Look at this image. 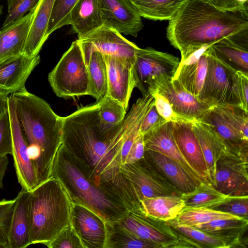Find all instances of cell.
I'll return each mask as SVG.
<instances>
[{
    "label": "cell",
    "mask_w": 248,
    "mask_h": 248,
    "mask_svg": "<svg viewBox=\"0 0 248 248\" xmlns=\"http://www.w3.org/2000/svg\"><path fill=\"white\" fill-rule=\"evenodd\" d=\"M61 145L73 157L86 175L101 186L118 194L130 206L140 205L129 181L120 172L121 149L125 139L128 117L107 129L101 126L99 104L78 108L62 118Z\"/></svg>",
    "instance_id": "6da1fadb"
},
{
    "label": "cell",
    "mask_w": 248,
    "mask_h": 248,
    "mask_svg": "<svg viewBox=\"0 0 248 248\" xmlns=\"http://www.w3.org/2000/svg\"><path fill=\"white\" fill-rule=\"evenodd\" d=\"M166 37L179 50L180 63L224 39L248 43V7L222 10L204 0H188L169 20Z\"/></svg>",
    "instance_id": "7a4b0ae2"
},
{
    "label": "cell",
    "mask_w": 248,
    "mask_h": 248,
    "mask_svg": "<svg viewBox=\"0 0 248 248\" xmlns=\"http://www.w3.org/2000/svg\"><path fill=\"white\" fill-rule=\"evenodd\" d=\"M12 94L39 185L51 177L54 160L62 142L63 117L45 100L26 89Z\"/></svg>",
    "instance_id": "3957f363"
},
{
    "label": "cell",
    "mask_w": 248,
    "mask_h": 248,
    "mask_svg": "<svg viewBox=\"0 0 248 248\" xmlns=\"http://www.w3.org/2000/svg\"><path fill=\"white\" fill-rule=\"evenodd\" d=\"M51 177L61 182L72 203L88 208L106 221H119L131 211L117 193L90 180L61 145L54 160Z\"/></svg>",
    "instance_id": "277c9868"
},
{
    "label": "cell",
    "mask_w": 248,
    "mask_h": 248,
    "mask_svg": "<svg viewBox=\"0 0 248 248\" xmlns=\"http://www.w3.org/2000/svg\"><path fill=\"white\" fill-rule=\"evenodd\" d=\"M72 203L63 186L51 177L31 190V245L46 246L71 224Z\"/></svg>",
    "instance_id": "5b68a950"
},
{
    "label": "cell",
    "mask_w": 248,
    "mask_h": 248,
    "mask_svg": "<svg viewBox=\"0 0 248 248\" xmlns=\"http://www.w3.org/2000/svg\"><path fill=\"white\" fill-rule=\"evenodd\" d=\"M48 80L55 94L61 98H75L89 95L87 65L78 40L69 49L48 75Z\"/></svg>",
    "instance_id": "8992f818"
},
{
    "label": "cell",
    "mask_w": 248,
    "mask_h": 248,
    "mask_svg": "<svg viewBox=\"0 0 248 248\" xmlns=\"http://www.w3.org/2000/svg\"><path fill=\"white\" fill-rule=\"evenodd\" d=\"M179 59L151 47L139 48L134 64L136 87L142 95L154 93L158 86L172 79L179 67Z\"/></svg>",
    "instance_id": "52a82bcc"
},
{
    "label": "cell",
    "mask_w": 248,
    "mask_h": 248,
    "mask_svg": "<svg viewBox=\"0 0 248 248\" xmlns=\"http://www.w3.org/2000/svg\"><path fill=\"white\" fill-rule=\"evenodd\" d=\"M208 51L207 71L200 100L211 108L239 106L235 86L236 71L219 60L210 46Z\"/></svg>",
    "instance_id": "ba28073f"
},
{
    "label": "cell",
    "mask_w": 248,
    "mask_h": 248,
    "mask_svg": "<svg viewBox=\"0 0 248 248\" xmlns=\"http://www.w3.org/2000/svg\"><path fill=\"white\" fill-rule=\"evenodd\" d=\"M120 172L132 184L140 200L181 193L145 156L133 163H124Z\"/></svg>",
    "instance_id": "9c48e42d"
},
{
    "label": "cell",
    "mask_w": 248,
    "mask_h": 248,
    "mask_svg": "<svg viewBox=\"0 0 248 248\" xmlns=\"http://www.w3.org/2000/svg\"><path fill=\"white\" fill-rule=\"evenodd\" d=\"M213 186L230 196H248V155L223 150L216 164Z\"/></svg>",
    "instance_id": "30bf717a"
},
{
    "label": "cell",
    "mask_w": 248,
    "mask_h": 248,
    "mask_svg": "<svg viewBox=\"0 0 248 248\" xmlns=\"http://www.w3.org/2000/svg\"><path fill=\"white\" fill-rule=\"evenodd\" d=\"M7 109L12 136V155L17 179L22 188L31 191L38 183L29 154L28 143L17 117L15 99L12 94L8 98Z\"/></svg>",
    "instance_id": "8fae6325"
},
{
    "label": "cell",
    "mask_w": 248,
    "mask_h": 248,
    "mask_svg": "<svg viewBox=\"0 0 248 248\" xmlns=\"http://www.w3.org/2000/svg\"><path fill=\"white\" fill-rule=\"evenodd\" d=\"M126 229L138 237L171 248L179 233L167 223L146 215L142 210H133L119 220Z\"/></svg>",
    "instance_id": "7c38bea8"
},
{
    "label": "cell",
    "mask_w": 248,
    "mask_h": 248,
    "mask_svg": "<svg viewBox=\"0 0 248 248\" xmlns=\"http://www.w3.org/2000/svg\"><path fill=\"white\" fill-rule=\"evenodd\" d=\"M155 92L168 99L177 116L191 123L201 121L211 108L187 91L175 78L160 83Z\"/></svg>",
    "instance_id": "4fadbf2b"
},
{
    "label": "cell",
    "mask_w": 248,
    "mask_h": 248,
    "mask_svg": "<svg viewBox=\"0 0 248 248\" xmlns=\"http://www.w3.org/2000/svg\"><path fill=\"white\" fill-rule=\"evenodd\" d=\"M107 65L108 96L119 102L127 110L136 87L135 61L119 57L103 55Z\"/></svg>",
    "instance_id": "5bb4252c"
},
{
    "label": "cell",
    "mask_w": 248,
    "mask_h": 248,
    "mask_svg": "<svg viewBox=\"0 0 248 248\" xmlns=\"http://www.w3.org/2000/svg\"><path fill=\"white\" fill-rule=\"evenodd\" d=\"M103 26L137 37L143 27L141 17L128 0H100Z\"/></svg>",
    "instance_id": "9a60e30c"
},
{
    "label": "cell",
    "mask_w": 248,
    "mask_h": 248,
    "mask_svg": "<svg viewBox=\"0 0 248 248\" xmlns=\"http://www.w3.org/2000/svg\"><path fill=\"white\" fill-rule=\"evenodd\" d=\"M106 221L96 213L80 204H73L71 225L84 248H105Z\"/></svg>",
    "instance_id": "2e32d148"
},
{
    "label": "cell",
    "mask_w": 248,
    "mask_h": 248,
    "mask_svg": "<svg viewBox=\"0 0 248 248\" xmlns=\"http://www.w3.org/2000/svg\"><path fill=\"white\" fill-rule=\"evenodd\" d=\"M173 136L176 146L194 172L203 181L210 183L209 173L191 122H173Z\"/></svg>",
    "instance_id": "e0dca14e"
},
{
    "label": "cell",
    "mask_w": 248,
    "mask_h": 248,
    "mask_svg": "<svg viewBox=\"0 0 248 248\" xmlns=\"http://www.w3.org/2000/svg\"><path fill=\"white\" fill-rule=\"evenodd\" d=\"M40 62L39 55H21L0 63V90L8 95L26 89L27 79Z\"/></svg>",
    "instance_id": "ac0fdd59"
},
{
    "label": "cell",
    "mask_w": 248,
    "mask_h": 248,
    "mask_svg": "<svg viewBox=\"0 0 248 248\" xmlns=\"http://www.w3.org/2000/svg\"><path fill=\"white\" fill-rule=\"evenodd\" d=\"M144 156L181 193L193 190L202 182L175 160L159 153L145 150Z\"/></svg>",
    "instance_id": "d6986e66"
},
{
    "label": "cell",
    "mask_w": 248,
    "mask_h": 248,
    "mask_svg": "<svg viewBox=\"0 0 248 248\" xmlns=\"http://www.w3.org/2000/svg\"><path fill=\"white\" fill-rule=\"evenodd\" d=\"M82 39L103 55L119 57L133 61L139 48L122 34L104 26Z\"/></svg>",
    "instance_id": "ffe728a7"
},
{
    "label": "cell",
    "mask_w": 248,
    "mask_h": 248,
    "mask_svg": "<svg viewBox=\"0 0 248 248\" xmlns=\"http://www.w3.org/2000/svg\"><path fill=\"white\" fill-rule=\"evenodd\" d=\"M30 197L31 191L22 188L15 199L9 230V248H25L31 245Z\"/></svg>",
    "instance_id": "44dd1931"
},
{
    "label": "cell",
    "mask_w": 248,
    "mask_h": 248,
    "mask_svg": "<svg viewBox=\"0 0 248 248\" xmlns=\"http://www.w3.org/2000/svg\"><path fill=\"white\" fill-rule=\"evenodd\" d=\"M34 9L26 15L1 28L0 63L23 54Z\"/></svg>",
    "instance_id": "7402d4cb"
},
{
    "label": "cell",
    "mask_w": 248,
    "mask_h": 248,
    "mask_svg": "<svg viewBox=\"0 0 248 248\" xmlns=\"http://www.w3.org/2000/svg\"><path fill=\"white\" fill-rule=\"evenodd\" d=\"M87 65L89 78V95L99 102L108 93V75L103 55L94 49L86 41L78 39Z\"/></svg>",
    "instance_id": "603a6c76"
},
{
    "label": "cell",
    "mask_w": 248,
    "mask_h": 248,
    "mask_svg": "<svg viewBox=\"0 0 248 248\" xmlns=\"http://www.w3.org/2000/svg\"><path fill=\"white\" fill-rule=\"evenodd\" d=\"M200 121L207 124L215 131L229 150L248 155V140L244 138L218 106L211 108Z\"/></svg>",
    "instance_id": "cb8c5ba5"
},
{
    "label": "cell",
    "mask_w": 248,
    "mask_h": 248,
    "mask_svg": "<svg viewBox=\"0 0 248 248\" xmlns=\"http://www.w3.org/2000/svg\"><path fill=\"white\" fill-rule=\"evenodd\" d=\"M69 25L78 39H84L103 26L100 0H78L70 15Z\"/></svg>",
    "instance_id": "d4e9b609"
},
{
    "label": "cell",
    "mask_w": 248,
    "mask_h": 248,
    "mask_svg": "<svg viewBox=\"0 0 248 248\" xmlns=\"http://www.w3.org/2000/svg\"><path fill=\"white\" fill-rule=\"evenodd\" d=\"M143 136L145 150L156 152L175 160L201 179L190 168L176 146L173 136L172 121L166 122Z\"/></svg>",
    "instance_id": "484cf974"
},
{
    "label": "cell",
    "mask_w": 248,
    "mask_h": 248,
    "mask_svg": "<svg viewBox=\"0 0 248 248\" xmlns=\"http://www.w3.org/2000/svg\"><path fill=\"white\" fill-rule=\"evenodd\" d=\"M55 0H39L34 9L23 54L32 58L38 55L47 39L46 32Z\"/></svg>",
    "instance_id": "4316f807"
},
{
    "label": "cell",
    "mask_w": 248,
    "mask_h": 248,
    "mask_svg": "<svg viewBox=\"0 0 248 248\" xmlns=\"http://www.w3.org/2000/svg\"><path fill=\"white\" fill-rule=\"evenodd\" d=\"M192 124L206 164L210 183L213 186L216 162L220 154L227 147L215 131L207 124L202 121H195Z\"/></svg>",
    "instance_id": "83f0119b"
},
{
    "label": "cell",
    "mask_w": 248,
    "mask_h": 248,
    "mask_svg": "<svg viewBox=\"0 0 248 248\" xmlns=\"http://www.w3.org/2000/svg\"><path fill=\"white\" fill-rule=\"evenodd\" d=\"M209 46L203 48L196 62L179 64L173 78L176 79L184 89L199 100L207 71Z\"/></svg>",
    "instance_id": "f1b7e54d"
},
{
    "label": "cell",
    "mask_w": 248,
    "mask_h": 248,
    "mask_svg": "<svg viewBox=\"0 0 248 248\" xmlns=\"http://www.w3.org/2000/svg\"><path fill=\"white\" fill-rule=\"evenodd\" d=\"M210 47L221 61L236 71L248 74V43L224 38Z\"/></svg>",
    "instance_id": "f546056e"
},
{
    "label": "cell",
    "mask_w": 248,
    "mask_h": 248,
    "mask_svg": "<svg viewBox=\"0 0 248 248\" xmlns=\"http://www.w3.org/2000/svg\"><path fill=\"white\" fill-rule=\"evenodd\" d=\"M141 17L170 20L188 0H128Z\"/></svg>",
    "instance_id": "4dcf8cb0"
},
{
    "label": "cell",
    "mask_w": 248,
    "mask_h": 248,
    "mask_svg": "<svg viewBox=\"0 0 248 248\" xmlns=\"http://www.w3.org/2000/svg\"><path fill=\"white\" fill-rule=\"evenodd\" d=\"M140 202L146 215L164 221L175 218L185 206L181 197L175 195L146 198Z\"/></svg>",
    "instance_id": "1f68e13d"
},
{
    "label": "cell",
    "mask_w": 248,
    "mask_h": 248,
    "mask_svg": "<svg viewBox=\"0 0 248 248\" xmlns=\"http://www.w3.org/2000/svg\"><path fill=\"white\" fill-rule=\"evenodd\" d=\"M105 248H162L160 244L141 239L117 221L106 222Z\"/></svg>",
    "instance_id": "d6a6232c"
},
{
    "label": "cell",
    "mask_w": 248,
    "mask_h": 248,
    "mask_svg": "<svg viewBox=\"0 0 248 248\" xmlns=\"http://www.w3.org/2000/svg\"><path fill=\"white\" fill-rule=\"evenodd\" d=\"M179 233L196 242L202 248H228L241 247V241L208 233L193 227L177 224L173 219L167 221Z\"/></svg>",
    "instance_id": "836d02e7"
},
{
    "label": "cell",
    "mask_w": 248,
    "mask_h": 248,
    "mask_svg": "<svg viewBox=\"0 0 248 248\" xmlns=\"http://www.w3.org/2000/svg\"><path fill=\"white\" fill-rule=\"evenodd\" d=\"M248 224V219L244 218L217 219L193 227L209 234L241 241Z\"/></svg>",
    "instance_id": "e575fe53"
},
{
    "label": "cell",
    "mask_w": 248,
    "mask_h": 248,
    "mask_svg": "<svg viewBox=\"0 0 248 248\" xmlns=\"http://www.w3.org/2000/svg\"><path fill=\"white\" fill-rule=\"evenodd\" d=\"M228 196L218 191L211 184L202 182L192 191L181 195L187 207H210L222 201Z\"/></svg>",
    "instance_id": "d590c367"
},
{
    "label": "cell",
    "mask_w": 248,
    "mask_h": 248,
    "mask_svg": "<svg viewBox=\"0 0 248 248\" xmlns=\"http://www.w3.org/2000/svg\"><path fill=\"white\" fill-rule=\"evenodd\" d=\"M242 218L206 207H184L173 220L179 225L193 227L217 219Z\"/></svg>",
    "instance_id": "8d00e7d4"
},
{
    "label": "cell",
    "mask_w": 248,
    "mask_h": 248,
    "mask_svg": "<svg viewBox=\"0 0 248 248\" xmlns=\"http://www.w3.org/2000/svg\"><path fill=\"white\" fill-rule=\"evenodd\" d=\"M98 102L101 126L109 129L122 122L126 109L118 101L107 95Z\"/></svg>",
    "instance_id": "74e56055"
},
{
    "label": "cell",
    "mask_w": 248,
    "mask_h": 248,
    "mask_svg": "<svg viewBox=\"0 0 248 248\" xmlns=\"http://www.w3.org/2000/svg\"><path fill=\"white\" fill-rule=\"evenodd\" d=\"M78 0H55L46 36L57 30L69 25L71 13Z\"/></svg>",
    "instance_id": "f35d334b"
},
{
    "label": "cell",
    "mask_w": 248,
    "mask_h": 248,
    "mask_svg": "<svg viewBox=\"0 0 248 248\" xmlns=\"http://www.w3.org/2000/svg\"><path fill=\"white\" fill-rule=\"evenodd\" d=\"M209 208L248 219V196H228Z\"/></svg>",
    "instance_id": "ab89813d"
},
{
    "label": "cell",
    "mask_w": 248,
    "mask_h": 248,
    "mask_svg": "<svg viewBox=\"0 0 248 248\" xmlns=\"http://www.w3.org/2000/svg\"><path fill=\"white\" fill-rule=\"evenodd\" d=\"M39 0H7L8 10L2 28L23 17L36 6Z\"/></svg>",
    "instance_id": "60d3db41"
},
{
    "label": "cell",
    "mask_w": 248,
    "mask_h": 248,
    "mask_svg": "<svg viewBox=\"0 0 248 248\" xmlns=\"http://www.w3.org/2000/svg\"><path fill=\"white\" fill-rule=\"evenodd\" d=\"M46 246L49 248H84L79 237L71 224Z\"/></svg>",
    "instance_id": "b9f144b4"
},
{
    "label": "cell",
    "mask_w": 248,
    "mask_h": 248,
    "mask_svg": "<svg viewBox=\"0 0 248 248\" xmlns=\"http://www.w3.org/2000/svg\"><path fill=\"white\" fill-rule=\"evenodd\" d=\"M12 136L8 109L0 115V158L12 154Z\"/></svg>",
    "instance_id": "7bdbcfd3"
},
{
    "label": "cell",
    "mask_w": 248,
    "mask_h": 248,
    "mask_svg": "<svg viewBox=\"0 0 248 248\" xmlns=\"http://www.w3.org/2000/svg\"><path fill=\"white\" fill-rule=\"evenodd\" d=\"M152 95L154 98L155 105L157 112L167 122L183 120L173 111L170 102L165 96L157 92Z\"/></svg>",
    "instance_id": "ee69618b"
},
{
    "label": "cell",
    "mask_w": 248,
    "mask_h": 248,
    "mask_svg": "<svg viewBox=\"0 0 248 248\" xmlns=\"http://www.w3.org/2000/svg\"><path fill=\"white\" fill-rule=\"evenodd\" d=\"M235 86L239 105L248 112V74L236 71Z\"/></svg>",
    "instance_id": "f6af8a7d"
},
{
    "label": "cell",
    "mask_w": 248,
    "mask_h": 248,
    "mask_svg": "<svg viewBox=\"0 0 248 248\" xmlns=\"http://www.w3.org/2000/svg\"><path fill=\"white\" fill-rule=\"evenodd\" d=\"M167 121L158 113L155 104L145 115L140 127V133L144 135L153 128L158 127Z\"/></svg>",
    "instance_id": "bcb514c9"
},
{
    "label": "cell",
    "mask_w": 248,
    "mask_h": 248,
    "mask_svg": "<svg viewBox=\"0 0 248 248\" xmlns=\"http://www.w3.org/2000/svg\"><path fill=\"white\" fill-rule=\"evenodd\" d=\"M144 154L145 147L143 136L140 133L133 144L124 163L129 164L136 162L143 158Z\"/></svg>",
    "instance_id": "7dc6e473"
},
{
    "label": "cell",
    "mask_w": 248,
    "mask_h": 248,
    "mask_svg": "<svg viewBox=\"0 0 248 248\" xmlns=\"http://www.w3.org/2000/svg\"><path fill=\"white\" fill-rule=\"evenodd\" d=\"M215 7L222 10H236L248 7L235 0H204Z\"/></svg>",
    "instance_id": "c3c4849f"
},
{
    "label": "cell",
    "mask_w": 248,
    "mask_h": 248,
    "mask_svg": "<svg viewBox=\"0 0 248 248\" xmlns=\"http://www.w3.org/2000/svg\"><path fill=\"white\" fill-rule=\"evenodd\" d=\"M15 203V199H2L0 201V222L11 217Z\"/></svg>",
    "instance_id": "681fc988"
},
{
    "label": "cell",
    "mask_w": 248,
    "mask_h": 248,
    "mask_svg": "<svg viewBox=\"0 0 248 248\" xmlns=\"http://www.w3.org/2000/svg\"><path fill=\"white\" fill-rule=\"evenodd\" d=\"M9 159L8 156L0 158V189L4 187L3 180L8 169Z\"/></svg>",
    "instance_id": "f907efd6"
},
{
    "label": "cell",
    "mask_w": 248,
    "mask_h": 248,
    "mask_svg": "<svg viewBox=\"0 0 248 248\" xmlns=\"http://www.w3.org/2000/svg\"><path fill=\"white\" fill-rule=\"evenodd\" d=\"M8 95L0 90V115L8 106Z\"/></svg>",
    "instance_id": "816d5d0a"
},
{
    "label": "cell",
    "mask_w": 248,
    "mask_h": 248,
    "mask_svg": "<svg viewBox=\"0 0 248 248\" xmlns=\"http://www.w3.org/2000/svg\"><path fill=\"white\" fill-rule=\"evenodd\" d=\"M238 3L242 5H245L248 4V0H235Z\"/></svg>",
    "instance_id": "f5cc1de1"
},
{
    "label": "cell",
    "mask_w": 248,
    "mask_h": 248,
    "mask_svg": "<svg viewBox=\"0 0 248 248\" xmlns=\"http://www.w3.org/2000/svg\"><path fill=\"white\" fill-rule=\"evenodd\" d=\"M2 9H3V6L0 5V18L1 15L2 13Z\"/></svg>",
    "instance_id": "db71d44e"
}]
</instances>
